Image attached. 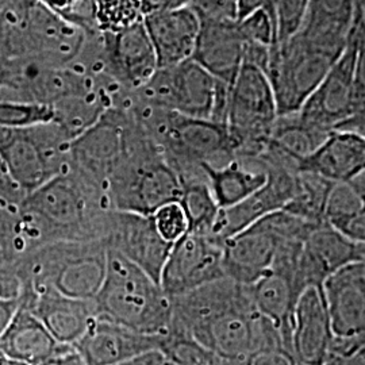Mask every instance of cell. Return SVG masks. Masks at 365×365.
Masks as SVG:
<instances>
[{
    "instance_id": "cell-27",
    "label": "cell",
    "mask_w": 365,
    "mask_h": 365,
    "mask_svg": "<svg viewBox=\"0 0 365 365\" xmlns=\"http://www.w3.org/2000/svg\"><path fill=\"white\" fill-rule=\"evenodd\" d=\"M54 119L66 135L73 141L80 134L88 130L114 103L103 90L72 95L52 106Z\"/></svg>"
},
{
    "instance_id": "cell-25",
    "label": "cell",
    "mask_w": 365,
    "mask_h": 365,
    "mask_svg": "<svg viewBox=\"0 0 365 365\" xmlns=\"http://www.w3.org/2000/svg\"><path fill=\"white\" fill-rule=\"evenodd\" d=\"M0 158L9 176L25 194L51 180V175L29 129L0 128Z\"/></svg>"
},
{
    "instance_id": "cell-32",
    "label": "cell",
    "mask_w": 365,
    "mask_h": 365,
    "mask_svg": "<svg viewBox=\"0 0 365 365\" xmlns=\"http://www.w3.org/2000/svg\"><path fill=\"white\" fill-rule=\"evenodd\" d=\"M364 209V194L354 182H334L327 196L324 222L341 233Z\"/></svg>"
},
{
    "instance_id": "cell-19",
    "label": "cell",
    "mask_w": 365,
    "mask_h": 365,
    "mask_svg": "<svg viewBox=\"0 0 365 365\" xmlns=\"http://www.w3.org/2000/svg\"><path fill=\"white\" fill-rule=\"evenodd\" d=\"M253 304L279 330L283 345L291 352L294 312L303 287L299 265L272 267L253 284L247 286Z\"/></svg>"
},
{
    "instance_id": "cell-49",
    "label": "cell",
    "mask_w": 365,
    "mask_h": 365,
    "mask_svg": "<svg viewBox=\"0 0 365 365\" xmlns=\"http://www.w3.org/2000/svg\"><path fill=\"white\" fill-rule=\"evenodd\" d=\"M363 10H365V0H356V14L361 13Z\"/></svg>"
},
{
    "instance_id": "cell-6",
    "label": "cell",
    "mask_w": 365,
    "mask_h": 365,
    "mask_svg": "<svg viewBox=\"0 0 365 365\" xmlns=\"http://www.w3.org/2000/svg\"><path fill=\"white\" fill-rule=\"evenodd\" d=\"M277 119V106L267 75L257 66L242 64L232 87L226 119L235 158L260 156Z\"/></svg>"
},
{
    "instance_id": "cell-24",
    "label": "cell",
    "mask_w": 365,
    "mask_h": 365,
    "mask_svg": "<svg viewBox=\"0 0 365 365\" xmlns=\"http://www.w3.org/2000/svg\"><path fill=\"white\" fill-rule=\"evenodd\" d=\"M68 345L57 342L38 318L19 304L0 336V352L27 365H38Z\"/></svg>"
},
{
    "instance_id": "cell-20",
    "label": "cell",
    "mask_w": 365,
    "mask_h": 365,
    "mask_svg": "<svg viewBox=\"0 0 365 365\" xmlns=\"http://www.w3.org/2000/svg\"><path fill=\"white\" fill-rule=\"evenodd\" d=\"M331 341L322 289L306 288L294 312L291 353L300 365H324L330 354Z\"/></svg>"
},
{
    "instance_id": "cell-18",
    "label": "cell",
    "mask_w": 365,
    "mask_h": 365,
    "mask_svg": "<svg viewBox=\"0 0 365 365\" xmlns=\"http://www.w3.org/2000/svg\"><path fill=\"white\" fill-rule=\"evenodd\" d=\"M73 348L87 365H115L140 354L158 351L160 336L138 333L96 317Z\"/></svg>"
},
{
    "instance_id": "cell-14",
    "label": "cell",
    "mask_w": 365,
    "mask_h": 365,
    "mask_svg": "<svg viewBox=\"0 0 365 365\" xmlns=\"http://www.w3.org/2000/svg\"><path fill=\"white\" fill-rule=\"evenodd\" d=\"M108 72L128 92L137 91L155 75L156 53L144 19L113 31H102Z\"/></svg>"
},
{
    "instance_id": "cell-26",
    "label": "cell",
    "mask_w": 365,
    "mask_h": 365,
    "mask_svg": "<svg viewBox=\"0 0 365 365\" xmlns=\"http://www.w3.org/2000/svg\"><path fill=\"white\" fill-rule=\"evenodd\" d=\"M210 190L221 210L235 207L259 191L267 173L256 160H233L222 167L203 164Z\"/></svg>"
},
{
    "instance_id": "cell-22",
    "label": "cell",
    "mask_w": 365,
    "mask_h": 365,
    "mask_svg": "<svg viewBox=\"0 0 365 365\" xmlns=\"http://www.w3.org/2000/svg\"><path fill=\"white\" fill-rule=\"evenodd\" d=\"M245 41L237 21H200L192 60L211 76L233 86L244 64Z\"/></svg>"
},
{
    "instance_id": "cell-42",
    "label": "cell",
    "mask_w": 365,
    "mask_h": 365,
    "mask_svg": "<svg viewBox=\"0 0 365 365\" xmlns=\"http://www.w3.org/2000/svg\"><path fill=\"white\" fill-rule=\"evenodd\" d=\"M0 196L7 197V199H13L16 202H22L26 197V194L9 176L7 170L3 165L1 158H0Z\"/></svg>"
},
{
    "instance_id": "cell-44",
    "label": "cell",
    "mask_w": 365,
    "mask_h": 365,
    "mask_svg": "<svg viewBox=\"0 0 365 365\" xmlns=\"http://www.w3.org/2000/svg\"><path fill=\"white\" fill-rule=\"evenodd\" d=\"M324 365H365V348L348 354L330 353Z\"/></svg>"
},
{
    "instance_id": "cell-1",
    "label": "cell",
    "mask_w": 365,
    "mask_h": 365,
    "mask_svg": "<svg viewBox=\"0 0 365 365\" xmlns=\"http://www.w3.org/2000/svg\"><path fill=\"white\" fill-rule=\"evenodd\" d=\"M21 211L31 253L58 241H103L111 207L99 185L69 168L27 194Z\"/></svg>"
},
{
    "instance_id": "cell-23",
    "label": "cell",
    "mask_w": 365,
    "mask_h": 365,
    "mask_svg": "<svg viewBox=\"0 0 365 365\" xmlns=\"http://www.w3.org/2000/svg\"><path fill=\"white\" fill-rule=\"evenodd\" d=\"M299 172H310L333 182H352L365 173V137L331 131L312 155L300 160Z\"/></svg>"
},
{
    "instance_id": "cell-16",
    "label": "cell",
    "mask_w": 365,
    "mask_h": 365,
    "mask_svg": "<svg viewBox=\"0 0 365 365\" xmlns=\"http://www.w3.org/2000/svg\"><path fill=\"white\" fill-rule=\"evenodd\" d=\"M19 304L34 314L61 345L75 346L96 318L93 299H73L53 291L24 294Z\"/></svg>"
},
{
    "instance_id": "cell-2",
    "label": "cell",
    "mask_w": 365,
    "mask_h": 365,
    "mask_svg": "<svg viewBox=\"0 0 365 365\" xmlns=\"http://www.w3.org/2000/svg\"><path fill=\"white\" fill-rule=\"evenodd\" d=\"M349 36L302 25L291 37L271 46L265 75L279 117L299 111L345 52Z\"/></svg>"
},
{
    "instance_id": "cell-17",
    "label": "cell",
    "mask_w": 365,
    "mask_h": 365,
    "mask_svg": "<svg viewBox=\"0 0 365 365\" xmlns=\"http://www.w3.org/2000/svg\"><path fill=\"white\" fill-rule=\"evenodd\" d=\"M87 34L31 0L27 15V51L57 66H69L83 51ZM27 54V56H29Z\"/></svg>"
},
{
    "instance_id": "cell-40",
    "label": "cell",
    "mask_w": 365,
    "mask_h": 365,
    "mask_svg": "<svg viewBox=\"0 0 365 365\" xmlns=\"http://www.w3.org/2000/svg\"><path fill=\"white\" fill-rule=\"evenodd\" d=\"M235 11H237V21H241L250 14L257 13V11H267L269 15H272L276 21L274 0H235Z\"/></svg>"
},
{
    "instance_id": "cell-31",
    "label": "cell",
    "mask_w": 365,
    "mask_h": 365,
    "mask_svg": "<svg viewBox=\"0 0 365 365\" xmlns=\"http://www.w3.org/2000/svg\"><path fill=\"white\" fill-rule=\"evenodd\" d=\"M158 351L170 365H226L221 357L191 334L179 330H168V333L160 336Z\"/></svg>"
},
{
    "instance_id": "cell-7",
    "label": "cell",
    "mask_w": 365,
    "mask_h": 365,
    "mask_svg": "<svg viewBox=\"0 0 365 365\" xmlns=\"http://www.w3.org/2000/svg\"><path fill=\"white\" fill-rule=\"evenodd\" d=\"M302 223L286 210L262 217L247 229L222 242L225 276L242 286H250L267 274L284 240L298 241Z\"/></svg>"
},
{
    "instance_id": "cell-12",
    "label": "cell",
    "mask_w": 365,
    "mask_h": 365,
    "mask_svg": "<svg viewBox=\"0 0 365 365\" xmlns=\"http://www.w3.org/2000/svg\"><path fill=\"white\" fill-rule=\"evenodd\" d=\"M222 259V242L211 235L188 232L170 249L160 286L170 298H176L220 280L226 277Z\"/></svg>"
},
{
    "instance_id": "cell-28",
    "label": "cell",
    "mask_w": 365,
    "mask_h": 365,
    "mask_svg": "<svg viewBox=\"0 0 365 365\" xmlns=\"http://www.w3.org/2000/svg\"><path fill=\"white\" fill-rule=\"evenodd\" d=\"M182 180V205L191 233L211 235L221 209L210 190L206 175Z\"/></svg>"
},
{
    "instance_id": "cell-5",
    "label": "cell",
    "mask_w": 365,
    "mask_h": 365,
    "mask_svg": "<svg viewBox=\"0 0 365 365\" xmlns=\"http://www.w3.org/2000/svg\"><path fill=\"white\" fill-rule=\"evenodd\" d=\"M111 210L152 217L182 196V180L145 134L135 133L129 152L106 184Z\"/></svg>"
},
{
    "instance_id": "cell-36",
    "label": "cell",
    "mask_w": 365,
    "mask_h": 365,
    "mask_svg": "<svg viewBox=\"0 0 365 365\" xmlns=\"http://www.w3.org/2000/svg\"><path fill=\"white\" fill-rule=\"evenodd\" d=\"M245 43H255L271 48L277 42V24L274 16L267 11L250 14L237 21Z\"/></svg>"
},
{
    "instance_id": "cell-41",
    "label": "cell",
    "mask_w": 365,
    "mask_h": 365,
    "mask_svg": "<svg viewBox=\"0 0 365 365\" xmlns=\"http://www.w3.org/2000/svg\"><path fill=\"white\" fill-rule=\"evenodd\" d=\"M190 4H191V0H143L141 1V14H143V16H145L149 14L190 7Z\"/></svg>"
},
{
    "instance_id": "cell-33",
    "label": "cell",
    "mask_w": 365,
    "mask_h": 365,
    "mask_svg": "<svg viewBox=\"0 0 365 365\" xmlns=\"http://www.w3.org/2000/svg\"><path fill=\"white\" fill-rule=\"evenodd\" d=\"M53 119L52 106L0 99V128L3 129H29Z\"/></svg>"
},
{
    "instance_id": "cell-38",
    "label": "cell",
    "mask_w": 365,
    "mask_h": 365,
    "mask_svg": "<svg viewBox=\"0 0 365 365\" xmlns=\"http://www.w3.org/2000/svg\"><path fill=\"white\" fill-rule=\"evenodd\" d=\"M200 21H237L235 0H191Z\"/></svg>"
},
{
    "instance_id": "cell-29",
    "label": "cell",
    "mask_w": 365,
    "mask_h": 365,
    "mask_svg": "<svg viewBox=\"0 0 365 365\" xmlns=\"http://www.w3.org/2000/svg\"><path fill=\"white\" fill-rule=\"evenodd\" d=\"M333 185L334 182L319 175L299 172L297 194L283 210L299 217L303 221L321 223L324 222L327 196Z\"/></svg>"
},
{
    "instance_id": "cell-48",
    "label": "cell",
    "mask_w": 365,
    "mask_h": 365,
    "mask_svg": "<svg viewBox=\"0 0 365 365\" xmlns=\"http://www.w3.org/2000/svg\"><path fill=\"white\" fill-rule=\"evenodd\" d=\"M6 87V66L4 61L0 60V88Z\"/></svg>"
},
{
    "instance_id": "cell-51",
    "label": "cell",
    "mask_w": 365,
    "mask_h": 365,
    "mask_svg": "<svg viewBox=\"0 0 365 365\" xmlns=\"http://www.w3.org/2000/svg\"><path fill=\"white\" fill-rule=\"evenodd\" d=\"M361 264H363V267H364V271H365V256H364V259H363V261H361Z\"/></svg>"
},
{
    "instance_id": "cell-8",
    "label": "cell",
    "mask_w": 365,
    "mask_h": 365,
    "mask_svg": "<svg viewBox=\"0 0 365 365\" xmlns=\"http://www.w3.org/2000/svg\"><path fill=\"white\" fill-rule=\"evenodd\" d=\"M215 87V78L191 58L179 66L158 68L148 83L131 93V101L184 117L210 119Z\"/></svg>"
},
{
    "instance_id": "cell-30",
    "label": "cell",
    "mask_w": 365,
    "mask_h": 365,
    "mask_svg": "<svg viewBox=\"0 0 365 365\" xmlns=\"http://www.w3.org/2000/svg\"><path fill=\"white\" fill-rule=\"evenodd\" d=\"M356 15V0H309L302 25L349 36Z\"/></svg>"
},
{
    "instance_id": "cell-50",
    "label": "cell",
    "mask_w": 365,
    "mask_h": 365,
    "mask_svg": "<svg viewBox=\"0 0 365 365\" xmlns=\"http://www.w3.org/2000/svg\"><path fill=\"white\" fill-rule=\"evenodd\" d=\"M354 184H356V182H354ZM356 185H357V184H356ZM357 187H359V188H360V190H361V192H363V194H364V196H365V188H361V187H360V185H357Z\"/></svg>"
},
{
    "instance_id": "cell-52",
    "label": "cell",
    "mask_w": 365,
    "mask_h": 365,
    "mask_svg": "<svg viewBox=\"0 0 365 365\" xmlns=\"http://www.w3.org/2000/svg\"><path fill=\"white\" fill-rule=\"evenodd\" d=\"M134 1H137V3H140V4H141V1H143V0H134Z\"/></svg>"
},
{
    "instance_id": "cell-39",
    "label": "cell",
    "mask_w": 365,
    "mask_h": 365,
    "mask_svg": "<svg viewBox=\"0 0 365 365\" xmlns=\"http://www.w3.org/2000/svg\"><path fill=\"white\" fill-rule=\"evenodd\" d=\"M227 365H298V361L283 346H265L249 353L240 361Z\"/></svg>"
},
{
    "instance_id": "cell-4",
    "label": "cell",
    "mask_w": 365,
    "mask_h": 365,
    "mask_svg": "<svg viewBox=\"0 0 365 365\" xmlns=\"http://www.w3.org/2000/svg\"><path fill=\"white\" fill-rule=\"evenodd\" d=\"M96 317L149 336H164L172 299L141 268L108 250L105 280L95 298Z\"/></svg>"
},
{
    "instance_id": "cell-46",
    "label": "cell",
    "mask_w": 365,
    "mask_h": 365,
    "mask_svg": "<svg viewBox=\"0 0 365 365\" xmlns=\"http://www.w3.org/2000/svg\"><path fill=\"white\" fill-rule=\"evenodd\" d=\"M19 309V300L0 299V336Z\"/></svg>"
},
{
    "instance_id": "cell-13",
    "label": "cell",
    "mask_w": 365,
    "mask_h": 365,
    "mask_svg": "<svg viewBox=\"0 0 365 365\" xmlns=\"http://www.w3.org/2000/svg\"><path fill=\"white\" fill-rule=\"evenodd\" d=\"M103 241L108 250L130 261L160 283L173 244L157 232L153 217L111 210Z\"/></svg>"
},
{
    "instance_id": "cell-43",
    "label": "cell",
    "mask_w": 365,
    "mask_h": 365,
    "mask_svg": "<svg viewBox=\"0 0 365 365\" xmlns=\"http://www.w3.org/2000/svg\"><path fill=\"white\" fill-rule=\"evenodd\" d=\"M38 365H87L81 354L73 348L66 346L63 351L52 356L51 359L45 360L43 363Z\"/></svg>"
},
{
    "instance_id": "cell-47",
    "label": "cell",
    "mask_w": 365,
    "mask_h": 365,
    "mask_svg": "<svg viewBox=\"0 0 365 365\" xmlns=\"http://www.w3.org/2000/svg\"><path fill=\"white\" fill-rule=\"evenodd\" d=\"M0 365H27L25 363H22V361H18V360H15V359H11V357H9V356H6V354H3V353L0 352Z\"/></svg>"
},
{
    "instance_id": "cell-37",
    "label": "cell",
    "mask_w": 365,
    "mask_h": 365,
    "mask_svg": "<svg viewBox=\"0 0 365 365\" xmlns=\"http://www.w3.org/2000/svg\"><path fill=\"white\" fill-rule=\"evenodd\" d=\"M157 232L170 244H175L190 230L188 220L179 202H172L157 210L152 215Z\"/></svg>"
},
{
    "instance_id": "cell-34",
    "label": "cell",
    "mask_w": 365,
    "mask_h": 365,
    "mask_svg": "<svg viewBox=\"0 0 365 365\" xmlns=\"http://www.w3.org/2000/svg\"><path fill=\"white\" fill-rule=\"evenodd\" d=\"M71 25L78 27L87 36L101 33L98 6L95 0H37Z\"/></svg>"
},
{
    "instance_id": "cell-45",
    "label": "cell",
    "mask_w": 365,
    "mask_h": 365,
    "mask_svg": "<svg viewBox=\"0 0 365 365\" xmlns=\"http://www.w3.org/2000/svg\"><path fill=\"white\" fill-rule=\"evenodd\" d=\"M115 365H170L165 356L160 351H152V352L140 354L137 357H133L130 360L118 363Z\"/></svg>"
},
{
    "instance_id": "cell-10",
    "label": "cell",
    "mask_w": 365,
    "mask_h": 365,
    "mask_svg": "<svg viewBox=\"0 0 365 365\" xmlns=\"http://www.w3.org/2000/svg\"><path fill=\"white\" fill-rule=\"evenodd\" d=\"M327 304L331 349L348 354L365 348V271L354 262L331 274L322 286Z\"/></svg>"
},
{
    "instance_id": "cell-15",
    "label": "cell",
    "mask_w": 365,
    "mask_h": 365,
    "mask_svg": "<svg viewBox=\"0 0 365 365\" xmlns=\"http://www.w3.org/2000/svg\"><path fill=\"white\" fill-rule=\"evenodd\" d=\"M365 245L353 242L327 222L315 225L302 244L299 277L303 287L322 289L324 283L339 269L361 262Z\"/></svg>"
},
{
    "instance_id": "cell-35",
    "label": "cell",
    "mask_w": 365,
    "mask_h": 365,
    "mask_svg": "<svg viewBox=\"0 0 365 365\" xmlns=\"http://www.w3.org/2000/svg\"><path fill=\"white\" fill-rule=\"evenodd\" d=\"M101 31H113L143 18L141 4L134 0H95Z\"/></svg>"
},
{
    "instance_id": "cell-11",
    "label": "cell",
    "mask_w": 365,
    "mask_h": 365,
    "mask_svg": "<svg viewBox=\"0 0 365 365\" xmlns=\"http://www.w3.org/2000/svg\"><path fill=\"white\" fill-rule=\"evenodd\" d=\"M356 54L357 43L351 33L345 52L297 113L302 125L329 135L356 114Z\"/></svg>"
},
{
    "instance_id": "cell-21",
    "label": "cell",
    "mask_w": 365,
    "mask_h": 365,
    "mask_svg": "<svg viewBox=\"0 0 365 365\" xmlns=\"http://www.w3.org/2000/svg\"><path fill=\"white\" fill-rule=\"evenodd\" d=\"M156 53L158 68L179 66L192 58L200 30V19L191 7L143 16Z\"/></svg>"
},
{
    "instance_id": "cell-3",
    "label": "cell",
    "mask_w": 365,
    "mask_h": 365,
    "mask_svg": "<svg viewBox=\"0 0 365 365\" xmlns=\"http://www.w3.org/2000/svg\"><path fill=\"white\" fill-rule=\"evenodd\" d=\"M108 249L102 240L58 241L14 262L24 294L53 291L73 299H95L105 280Z\"/></svg>"
},
{
    "instance_id": "cell-9",
    "label": "cell",
    "mask_w": 365,
    "mask_h": 365,
    "mask_svg": "<svg viewBox=\"0 0 365 365\" xmlns=\"http://www.w3.org/2000/svg\"><path fill=\"white\" fill-rule=\"evenodd\" d=\"M137 122L128 108L107 110L71 144V168L105 191L106 184L129 152Z\"/></svg>"
}]
</instances>
